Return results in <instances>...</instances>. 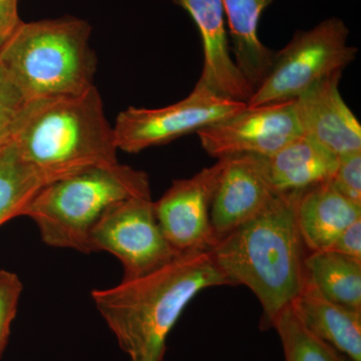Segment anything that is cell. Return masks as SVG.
<instances>
[{
  "instance_id": "obj_1",
  "label": "cell",
  "mask_w": 361,
  "mask_h": 361,
  "mask_svg": "<svg viewBox=\"0 0 361 361\" xmlns=\"http://www.w3.org/2000/svg\"><path fill=\"white\" fill-rule=\"evenodd\" d=\"M225 285L232 286L211 251L195 252L90 296L130 361H164L185 308L201 291Z\"/></svg>"
},
{
  "instance_id": "obj_2",
  "label": "cell",
  "mask_w": 361,
  "mask_h": 361,
  "mask_svg": "<svg viewBox=\"0 0 361 361\" xmlns=\"http://www.w3.org/2000/svg\"><path fill=\"white\" fill-rule=\"evenodd\" d=\"M301 191L276 193L250 220L214 247L216 263L235 285H245L262 307L260 329H271L305 284L304 261L310 253L298 222Z\"/></svg>"
},
{
  "instance_id": "obj_3",
  "label": "cell",
  "mask_w": 361,
  "mask_h": 361,
  "mask_svg": "<svg viewBox=\"0 0 361 361\" xmlns=\"http://www.w3.org/2000/svg\"><path fill=\"white\" fill-rule=\"evenodd\" d=\"M11 142L45 185L118 163L114 128L96 85L82 94L28 101Z\"/></svg>"
},
{
  "instance_id": "obj_4",
  "label": "cell",
  "mask_w": 361,
  "mask_h": 361,
  "mask_svg": "<svg viewBox=\"0 0 361 361\" xmlns=\"http://www.w3.org/2000/svg\"><path fill=\"white\" fill-rule=\"evenodd\" d=\"M92 26L73 16L23 23L0 49V63L28 101L71 96L94 87Z\"/></svg>"
},
{
  "instance_id": "obj_5",
  "label": "cell",
  "mask_w": 361,
  "mask_h": 361,
  "mask_svg": "<svg viewBox=\"0 0 361 361\" xmlns=\"http://www.w3.org/2000/svg\"><path fill=\"white\" fill-rule=\"evenodd\" d=\"M132 197H151L149 176L116 163L45 185L20 217L35 223L47 246L89 254L94 225L111 206Z\"/></svg>"
},
{
  "instance_id": "obj_6",
  "label": "cell",
  "mask_w": 361,
  "mask_h": 361,
  "mask_svg": "<svg viewBox=\"0 0 361 361\" xmlns=\"http://www.w3.org/2000/svg\"><path fill=\"white\" fill-rule=\"evenodd\" d=\"M349 30L338 18H330L310 30H297L254 90L247 106L292 101L327 75L343 71L357 49L348 44Z\"/></svg>"
},
{
  "instance_id": "obj_7",
  "label": "cell",
  "mask_w": 361,
  "mask_h": 361,
  "mask_svg": "<svg viewBox=\"0 0 361 361\" xmlns=\"http://www.w3.org/2000/svg\"><path fill=\"white\" fill-rule=\"evenodd\" d=\"M246 106L245 102L222 96L197 82L191 94L178 103L159 109L130 106L121 111L113 126L116 148L140 153L198 132Z\"/></svg>"
},
{
  "instance_id": "obj_8",
  "label": "cell",
  "mask_w": 361,
  "mask_h": 361,
  "mask_svg": "<svg viewBox=\"0 0 361 361\" xmlns=\"http://www.w3.org/2000/svg\"><path fill=\"white\" fill-rule=\"evenodd\" d=\"M90 250L118 259L123 279L148 274L179 256L164 237L152 197H132L111 206L90 235Z\"/></svg>"
},
{
  "instance_id": "obj_9",
  "label": "cell",
  "mask_w": 361,
  "mask_h": 361,
  "mask_svg": "<svg viewBox=\"0 0 361 361\" xmlns=\"http://www.w3.org/2000/svg\"><path fill=\"white\" fill-rule=\"evenodd\" d=\"M197 135L207 153L219 160L237 155L269 157L302 133L292 99L246 106L202 128Z\"/></svg>"
},
{
  "instance_id": "obj_10",
  "label": "cell",
  "mask_w": 361,
  "mask_h": 361,
  "mask_svg": "<svg viewBox=\"0 0 361 361\" xmlns=\"http://www.w3.org/2000/svg\"><path fill=\"white\" fill-rule=\"evenodd\" d=\"M224 159L187 179H178L154 210L161 233L179 255L212 250L217 240L211 225V204Z\"/></svg>"
},
{
  "instance_id": "obj_11",
  "label": "cell",
  "mask_w": 361,
  "mask_h": 361,
  "mask_svg": "<svg viewBox=\"0 0 361 361\" xmlns=\"http://www.w3.org/2000/svg\"><path fill=\"white\" fill-rule=\"evenodd\" d=\"M224 159L211 204V225L218 242L257 215L274 196L263 157ZM216 246V245H215Z\"/></svg>"
},
{
  "instance_id": "obj_12",
  "label": "cell",
  "mask_w": 361,
  "mask_h": 361,
  "mask_svg": "<svg viewBox=\"0 0 361 361\" xmlns=\"http://www.w3.org/2000/svg\"><path fill=\"white\" fill-rule=\"evenodd\" d=\"M342 71L294 99L301 133L337 157L361 152V126L339 92Z\"/></svg>"
},
{
  "instance_id": "obj_13",
  "label": "cell",
  "mask_w": 361,
  "mask_h": 361,
  "mask_svg": "<svg viewBox=\"0 0 361 361\" xmlns=\"http://www.w3.org/2000/svg\"><path fill=\"white\" fill-rule=\"evenodd\" d=\"M182 7L200 32L204 49L199 84L222 96L248 102L253 90L231 56L222 0H168Z\"/></svg>"
},
{
  "instance_id": "obj_14",
  "label": "cell",
  "mask_w": 361,
  "mask_h": 361,
  "mask_svg": "<svg viewBox=\"0 0 361 361\" xmlns=\"http://www.w3.org/2000/svg\"><path fill=\"white\" fill-rule=\"evenodd\" d=\"M361 219V205L337 192L330 180L301 191L297 222L308 251L329 250L348 226Z\"/></svg>"
},
{
  "instance_id": "obj_15",
  "label": "cell",
  "mask_w": 361,
  "mask_h": 361,
  "mask_svg": "<svg viewBox=\"0 0 361 361\" xmlns=\"http://www.w3.org/2000/svg\"><path fill=\"white\" fill-rule=\"evenodd\" d=\"M263 158L275 193L303 191L329 182L338 165V157L304 135Z\"/></svg>"
},
{
  "instance_id": "obj_16",
  "label": "cell",
  "mask_w": 361,
  "mask_h": 361,
  "mask_svg": "<svg viewBox=\"0 0 361 361\" xmlns=\"http://www.w3.org/2000/svg\"><path fill=\"white\" fill-rule=\"evenodd\" d=\"M290 306L313 334L349 360L361 361V312L327 300L306 280Z\"/></svg>"
},
{
  "instance_id": "obj_17",
  "label": "cell",
  "mask_w": 361,
  "mask_h": 361,
  "mask_svg": "<svg viewBox=\"0 0 361 361\" xmlns=\"http://www.w3.org/2000/svg\"><path fill=\"white\" fill-rule=\"evenodd\" d=\"M235 63L252 90L257 89L272 66L274 54L261 42L258 25L274 0H222Z\"/></svg>"
},
{
  "instance_id": "obj_18",
  "label": "cell",
  "mask_w": 361,
  "mask_h": 361,
  "mask_svg": "<svg viewBox=\"0 0 361 361\" xmlns=\"http://www.w3.org/2000/svg\"><path fill=\"white\" fill-rule=\"evenodd\" d=\"M305 280L327 300L361 312V260L331 250L310 252Z\"/></svg>"
},
{
  "instance_id": "obj_19",
  "label": "cell",
  "mask_w": 361,
  "mask_h": 361,
  "mask_svg": "<svg viewBox=\"0 0 361 361\" xmlns=\"http://www.w3.org/2000/svg\"><path fill=\"white\" fill-rule=\"evenodd\" d=\"M44 180L21 159L13 142L0 149V226L20 217Z\"/></svg>"
},
{
  "instance_id": "obj_20",
  "label": "cell",
  "mask_w": 361,
  "mask_h": 361,
  "mask_svg": "<svg viewBox=\"0 0 361 361\" xmlns=\"http://www.w3.org/2000/svg\"><path fill=\"white\" fill-rule=\"evenodd\" d=\"M272 329L281 341L285 361H351L313 334L290 305L279 313Z\"/></svg>"
},
{
  "instance_id": "obj_21",
  "label": "cell",
  "mask_w": 361,
  "mask_h": 361,
  "mask_svg": "<svg viewBox=\"0 0 361 361\" xmlns=\"http://www.w3.org/2000/svg\"><path fill=\"white\" fill-rule=\"evenodd\" d=\"M28 99L0 63V149L11 141L16 123Z\"/></svg>"
},
{
  "instance_id": "obj_22",
  "label": "cell",
  "mask_w": 361,
  "mask_h": 361,
  "mask_svg": "<svg viewBox=\"0 0 361 361\" xmlns=\"http://www.w3.org/2000/svg\"><path fill=\"white\" fill-rule=\"evenodd\" d=\"M23 290V282L18 275L11 271L0 270V360L8 343Z\"/></svg>"
},
{
  "instance_id": "obj_23",
  "label": "cell",
  "mask_w": 361,
  "mask_h": 361,
  "mask_svg": "<svg viewBox=\"0 0 361 361\" xmlns=\"http://www.w3.org/2000/svg\"><path fill=\"white\" fill-rule=\"evenodd\" d=\"M330 183L337 192L361 205V152L338 157V165Z\"/></svg>"
},
{
  "instance_id": "obj_24",
  "label": "cell",
  "mask_w": 361,
  "mask_h": 361,
  "mask_svg": "<svg viewBox=\"0 0 361 361\" xmlns=\"http://www.w3.org/2000/svg\"><path fill=\"white\" fill-rule=\"evenodd\" d=\"M329 250L361 260V219L348 226Z\"/></svg>"
},
{
  "instance_id": "obj_25",
  "label": "cell",
  "mask_w": 361,
  "mask_h": 361,
  "mask_svg": "<svg viewBox=\"0 0 361 361\" xmlns=\"http://www.w3.org/2000/svg\"><path fill=\"white\" fill-rule=\"evenodd\" d=\"M23 21L18 13V4L0 0V49L11 39Z\"/></svg>"
},
{
  "instance_id": "obj_26",
  "label": "cell",
  "mask_w": 361,
  "mask_h": 361,
  "mask_svg": "<svg viewBox=\"0 0 361 361\" xmlns=\"http://www.w3.org/2000/svg\"><path fill=\"white\" fill-rule=\"evenodd\" d=\"M9 1L16 2V4H18V1H20V0H9Z\"/></svg>"
}]
</instances>
